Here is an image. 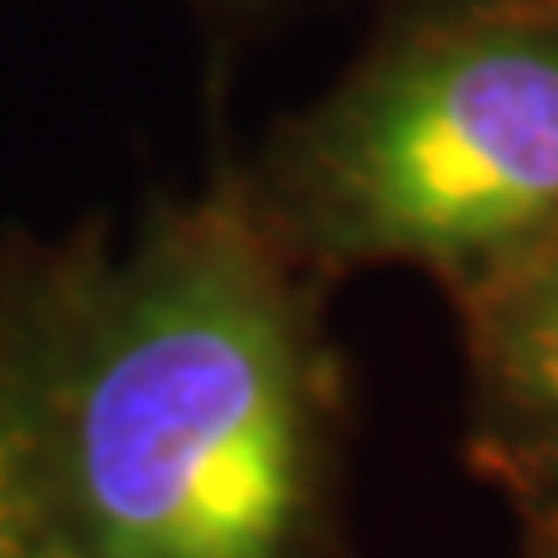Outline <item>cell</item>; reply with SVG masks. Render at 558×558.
Instances as JSON below:
<instances>
[{
  "mask_svg": "<svg viewBox=\"0 0 558 558\" xmlns=\"http://www.w3.org/2000/svg\"><path fill=\"white\" fill-rule=\"evenodd\" d=\"M0 414L52 558H300L337 414L311 269L222 171L0 305Z\"/></svg>",
  "mask_w": 558,
  "mask_h": 558,
  "instance_id": "cell-1",
  "label": "cell"
},
{
  "mask_svg": "<svg viewBox=\"0 0 558 558\" xmlns=\"http://www.w3.org/2000/svg\"><path fill=\"white\" fill-rule=\"evenodd\" d=\"M197 11H207L213 21H222L228 32H243V26H259L275 11H284L290 0H192Z\"/></svg>",
  "mask_w": 558,
  "mask_h": 558,
  "instance_id": "cell-5",
  "label": "cell"
},
{
  "mask_svg": "<svg viewBox=\"0 0 558 558\" xmlns=\"http://www.w3.org/2000/svg\"><path fill=\"white\" fill-rule=\"evenodd\" d=\"M239 181L311 275L409 264L456 290L558 233V0H383Z\"/></svg>",
  "mask_w": 558,
  "mask_h": 558,
  "instance_id": "cell-2",
  "label": "cell"
},
{
  "mask_svg": "<svg viewBox=\"0 0 558 558\" xmlns=\"http://www.w3.org/2000/svg\"><path fill=\"white\" fill-rule=\"evenodd\" d=\"M471 373L476 456L558 518V233L450 290Z\"/></svg>",
  "mask_w": 558,
  "mask_h": 558,
  "instance_id": "cell-3",
  "label": "cell"
},
{
  "mask_svg": "<svg viewBox=\"0 0 558 558\" xmlns=\"http://www.w3.org/2000/svg\"><path fill=\"white\" fill-rule=\"evenodd\" d=\"M0 558H52L5 414H0Z\"/></svg>",
  "mask_w": 558,
  "mask_h": 558,
  "instance_id": "cell-4",
  "label": "cell"
}]
</instances>
